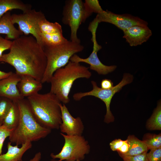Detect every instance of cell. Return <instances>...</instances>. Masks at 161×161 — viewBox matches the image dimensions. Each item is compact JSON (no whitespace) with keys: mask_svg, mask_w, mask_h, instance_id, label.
<instances>
[{"mask_svg":"<svg viewBox=\"0 0 161 161\" xmlns=\"http://www.w3.org/2000/svg\"><path fill=\"white\" fill-rule=\"evenodd\" d=\"M10 50L0 58V62L12 66L20 76L28 75L41 81L47 59L43 48L33 36H21L13 41Z\"/></svg>","mask_w":161,"mask_h":161,"instance_id":"cell-1","label":"cell"},{"mask_svg":"<svg viewBox=\"0 0 161 161\" xmlns=\"http://www.w3.org/2000/svg\"><path fill=\"white\" fill-rule=\"evenodd\" d=\"M30 109L37 122L42 126L50 129H58L62 123L61 102L53 93H38L27 98Z\"/></svg>","mask_w":161,"mask_h":161,"instance_id":"cell-2","label":"cell"},{"mask_svg":"<svg viewBox=\"0 0 161 161\" xmlns=\"http://www.w3.org/2000/svg\"><path fill=\"white\" fill-rule=\"evenodd\" d=\"M18 103L20 120L18 126L9 137L10 142L22 145L27 141H37L50 133L51 130L43 127L37 122L27 99L20 100Z\"/></svg>","mask_w":161,"mask_h":161,"instance_id":"cell-3","label":"cell"},{"mask_svg":"<svg viewBox=\"0 0 161 161\" xmlns=\"http://www.w3.org/2000/svg\"><path fill=\"white\" fill-rule=\"evenodd\" d=\"M91 76L89 67L69 61L53 73L50 82V92L55 95L61 102L68 103L70 101L69 95L74 81L80 78L89 79Z\"/></svg>","mask_w":161,"mask_h":161,"instance_id":"cell-4","label":"cell"},{"mask_svg":"<svg viewBox=\"0 0 161 161\" xmlns=\"http://www.w3.org/2000/svg\"><path fill=\"white\" fill-rule=\"evenodd\" d=\"M84 47L80 43L67 40L59 45L44 46L43 49L47 59L46 70L41 82L50 83L54 72L66 65L74 55L82 52Z\"/></svg>","mask_w":161,"mask_h":161,"instance_id":"cell-5","label":"cell"},{"mask_svg":"<svg viewBox=\"0 0 161 161\" xmlns=\"http://www.w3.org/2000/svg\"><path fill=\"white\" fill-rule=\"evenodd\" d=\"M133 76L129 73L124 74L121 81L117 85L109 89H103L98 87L96 82H91L92 89L90 91L79 92L74 94L73 98L76 101H79L86 96H91L98 98L105 103L106 107V113L105 115L104 122L109 123L114 121V118L110 109V105L112 99L114 94L119 92L125 85L131 83L133 80Z\"/></svg>","mask_w":161,"mask_h":161,"instance_id":"cell-6","label":"cell"},{"mask_svg":"<svg viewBox=\"0 0 161 161\" xmlns=\"http://www.w3.org/2000/svg\"><path fill=\"white\" fill-rule=\"evenodd\" d=\"M61 134L65 142L61 151L58 154L52 153L50 156L53 159H59L58 161L82 160L85 155L89 154L90 147L88 141L84 137L78 135H68Z\"/></svg>","mask_w":161,"mask_h":161,"instance_id":"cell-7","label":"cell"},{"mask_svg":"<svg viewBox=\"0 0 161 161\" xmlns=\"http://www.w3.org/2000/svg\"><path fill=\"white\" fill-rule=\"evenodd\" d=\"M62 21L68 25L71 30L70 40L80 43V40L77 35L79 28L85 19L84 2L81 0H67L63 11Z\"/></svg>","mask_w":161,"mask_h":161,"instance_id":"cell-8","label":"cell"},{"mask_svg":"<svg viewBox=\"0 0 161 161\" xmlns=\"http://www.w3.org/2000/svg\"><path fill=\"white\" fill-rule=\"evenodd\" d=\"M45 17L44 14L41 11H37L33 9L22 14H13L11 15V19L13 24H18V30L25 35H32L43 47L39 23Z\"/></svg>","mask_w":161,"mask_h":161,"instance_id":"cell-9","label":"cell"},{"mask_svg":"<svg viewBox=\"0 0 161 161\" xmlns=\"http://www.w3.org/2000/svg\"><path fill=\"white\" fill-rule=\"evenodd\" d=\"M102 22L112 24L123 31L135 25L148 26V22L140 18L127 14H118L107 10L97 14L92 22L98 24Z\"/></svg>","mask_w":161,"mask_h":161,"instance_id":"cell-10","label":"cell"},{"mask_svg":"<svg viewBox=\"0 0 161 161\" xmlns=\"http://www.w3.org/2000/svg\"><path fill=\"white\" fill-rule=\"evenodd\" d=\"M92 37L91 40L93 43L92 52L87 58H80L76 54L73 55L70 61L73 62L80 63L83 62L89 65V68L96 72L100 75H106L113 71L117 68L115 65L106 66L103 64L100 61L97 55V52L102 48L96 40V31H92Z\"/></svg>","mask_w":161,"mask_h":161,"instance_id":"cell-11","label":"cell"},{"mask_svg":"<svg viewBox=\"0 0 161 161\" xmlns=\"http://www.w3.org/2000/svg\"><path fill=\"white\" fill-rule=\"evenodd\" d=\"M62 123L59 127L62 133L68 135L81 136L83 131L84 126L80 117L74 118L71 114L65 104L61 103Z\"/></svg>","mask_w":161,"mask_h":161,"instance_id":"cell-12","label":"cell"},{"mask_svg":"<svg viewBox=\"0 0 161 161\" xmlns=\"http://www.w3.org/2000/svg\"><path fill=\"white\" fill-rule=\"evenodd\" d=\"M21 77L16 73H12L8 77L0 80V97L18 102L24 98L20 93L17 85Z\"/></svg>","mask_w":161,"mask_h":161,"instance_id":"cell-13","label":"cell"},{"mask_svg":"<svg viewBox=\"0 0 161 161\" xmlns=\"http://www.w3.org/2000/svg\"><path fill=\"white\" fill-rule=\"evenodd\" d=\"M123 38L131 47L142 44L147 41L152 35L148 26H133L123 31Z\"/></svg>","mask_w":161,"mask_h":161,"instance_id":"cell-14","label":"cell"},{"mask_svg":"<svg viewBox=\"0 0 161 161\" xmlns=\"http://www.w3.org/2000/svg\"><path fill=\"white\" fill-rule=\"evenodd\" d=\"M20 77L17 87L20 94L23 97H27L35 95L42 89V83L41 81L28 75Z\"/></svg>","mask_w":161,"mask_h":161,"instance_id":"cell-15","label":"cell"},{"mask_svg":"<svg viewBox=\"0 0 161 161\" xmlns=\"http://www.w3.org/2000/svg\"><path fill=\"white\" fill-rule=\"evenodd\" d=\"M18 145L13 146L9 142L7 145V152L0 155V161H22V157L24 153L31 148V142L27 141L19 148Z\"/></svg>","mask_w":161,"mask_h":161,"instance_id":"cell-16","label":"cell"},{"mask_svg":"<svg viewBox=\"0 0 161 161\" xmlns=\"http://www.w3.org/2000/svg\"><path fill=\"white\" fill-rule=\"evenodd\" d=\"M10 12L4 14L0 19V34L6 35L7 39H16L23 33L15 27L11 19Z\"/></svg>","mask_w":161,"mask_h":161,"instance_id":"cell-17","label":"cell"},{"mask_svg":"<svg viewBox=\"0 0 161 161\" xmlns=\"http://www.w3.org/2000/svg\"><path fill=\"white\" fill-rule=\"evenodd\" d=\"M32 6L20 0H0V19L6 13L17 9L25 13L31 10Z\"/></svg>","mask_w":161,"mask_h":161,"instance_id":"cell-18","label":"cell"},{"mask_svg":"<svg viewBox=\"0 0 161 161\" xmlns=\"http://www.w3.org/2000/svg\"><path fill=\"white\" fill-rule=\"evenodd\" d=\"M129 145L128 151L126 154L119 156H134L147 153L148 148L144 142L134 135H129L126 139Z\"/></svg>","mask_w":161,"mask_h":161,"instance_id":"cell-19","label":"cell"},{"mask_svg":"<svg viewBox=\"0 0 161 161\" xmlns=\"http://www.w3.org/2000/svg\"><path fill=\"white\" fill-rule=\"evenodd\" d=\"M20 118L18 102L13 101L12 105L4 119L2 125L10 130H14L18 126Z\"/></svg>","mask_w":161,"mask_h":161,"instance_id":"cell-20","label":"cell"},{"mask_svg":"<svg viewBox=\"0 0 161 161\" xmlns=\"http://www.w3.org/2000/svg\"><path fill=\"white\" fill-rule=\"evenodd\" d=\"M39 27L41 33L52 34L63 33L62 27L58 22H51L48 21L45 17L39 23Z\"/></svg>","mask_w":161,"mask_h":161,"instance_id":"cell-21","label":"cell"},{"mask_svg":"<svg viewBox=\"0 0 161 161\" xmlns=\"http://www.w3.org/2000/svg\"><path fill=\"white\" fill-rule=\"evenodd\" d=\"M147 128L149 130H160L161 129V104L158 102L157 106L153 112L148 120L146 124Z\"/></svg>","mask_w":161,"mask_h":161,"instance_id":"cell-22","label":"cell"},{"mask_svg":"<svg viewBox=\"0 0 161 161\" xmlns=\"http://www.w3.org/2000/svg\"><path fill=\"white\" fill-rule=\"evenodd\" d=\"M41 38L43 47L44 46H55L59 45L67 40L64 36L63 33L52 34L41 33Z\"/></svg>","mask_w":161,"mask_h":161,"instance_id":"cell-23","label":"cell"},{"mask_svg":"<svg viewBox=\"0 0 161 161\" xmlns=\"http://www.w3.org/2000/svg\"><path fill=\"white\" fill-rule=\"evenodd\" d=\"M142 141L146 145L148 150L161 148V134L147 133L144 135Z\"/></svg>","mask_w":161,"mask_h":161,"instance_id":"cell-24","label":"cell"},{"mask_svg":"<svg viewBox=\"0 0 161 161\" xmlns=\"http://www.w3.org/2000/svg\"><path fill=\"white\" fill-rule=\"evenodd\" d=\"M85 19V21L93 13L97 14L104 10L101 7L97 0H86L84 2Z\"/></svg>","mask_w":161,"mask_h":161,"instance_id":"cell-25","label":"cell"},{"mask_svg":"<svg viewBox=\"0 0 161 161\" xmlns=\"http://www.w3.org/2000/svg\"><path fill=\"white\" fill-rule=\"evenodd\" d=\"M13 103L10 100L0 97V126L2 124L4 119L9 111Z\"/></svg>","mask_w":161,"mask_h":161,"instance_id":"cell-26","label":"cell"},{"mask_svg":"<svg viewBox=\"0 0 161 161\" xmlns=\"http://www.w3.org/2000/svg\"><path fill=\"white\" fill-rule=\"evenodd\" d=\"M13 130L9 129L2 125L0 126V155L2 154L5 140L8 137H9Z\"/></svg>","mask_w":161,"mask_h":161,"instance_id":"cell-27","label":"cell"},{"mask_svg":"<svg viewBox=\"0 0 161 161\" xmlns=\"http://www.w3.org/2000/svg\"><path fill=\"white\" fill-rule=\"evenodd\" d=\"M147 156L148 161H161V148L151 150Z\"/></svg>","mask_w":161,"mask_h":161,"instance_id":"cell-28","label":"cell"},{"mask_svg":"<svg viewBox=\"0 0 161 161\" xmlns=\"http://www.w3.org/2000/svg\"><path fill=\"white\" fill-rule=\"evenodd\" d=\"M147 153L135 156H126L121 157L123 159V161H148L147 156Z\"/></svg>","mask_w":161,"mask_h":161,"instance_id":"cell-29","label":"cell"},{"mask_svg":"<svg viewBox=\"0 0 161 161\" xmlns=\"http://www.w3.org/2000/svg\"><path fill=\"white\" fill-rule=\"evenodd\" d=\"M12 43V41L4 38L0 36V58L2 56L4 51L10 49Z\"/></svg>","mask_w":161,"mask_h":161,"instance_id":"cell-30","label":"cell"},{"mask_svg":"<svg viewBox=\"0 0 161 161\" xmlns=\"http://www.w3.org/2000/svg\"><path fill=\"white\" fill-rule=\"evenodd\" d=\"M124 140L120 139H115L109 143V145L112 150L113 151H117L123 144Z\"/></svg>","mask_w":161,"mask_h":161,"instance_id":"cell-31","label":"cell"},{"mask_svg":"<svg viewBox=\"0 0 161 161\" xmlns=\"http://www.w3.org/2000/svg\"><path fill=\"white\" fill-rule=\"evenodd\" d=\"M101 88L103 89H109L113 86V82L109 79H103L100 83Z\"/></svg>","mask_w":161,"mask_h":161,"instance_id":"cell-32","label":"cell"},{"mask_svg":"<svg viewBox=\"0 0 161 161\" xmlns=\"http://www.w3.org/2000/svg\"><path fill=\"white\" fill-rule=\"evenodd\" d=\"M129 148V145L128 143L127 140H124V143L121 147L119 148L117 151L119 155H123L128 151Z\"/></svg>","mask_w":161,"mask_h":161,"instance_id":"cell-33","label":"cell"},{"mask_svg":"<svg viewBox=\"0 0 161 161\" xmlns=\"http://www.w3.org/2000/svg\"><path fill=\"white\" fill-rule=\"evenodd\" d=\"M12 72H5L0 70V80L7 77L9 76Z\"/></svg>","mask_w":161,"mask_h":161,"instance_id":"cell-34","label":"cell"},{"mask_svg":"<svg viewBox=\"0 0 161 161\" xmlns=\"http://www.w3.org/2000/svg\"><path fill=\"white\" fill-rule=\"evenodd\" d=\"M41 153L38 152L36 153L34 157L29 161H40L41 158Z\"/></svg>","mask_w":161,"mask_h":161,"instance_id":"cell-35","label":"cell"},{"mask_svg":"<svg viewBox=\"0 0 161 161\" xmlns=\"http://www.w3.org/2000/svg\"><path fill=\"white\" fill-rule=\"evenodd\" d=\"M76 161H80V160H77Z\"/></svg>","mask_w":161,"mask_h":161,"instance_id":"cell-36","label":"cell"}]
</instances>
